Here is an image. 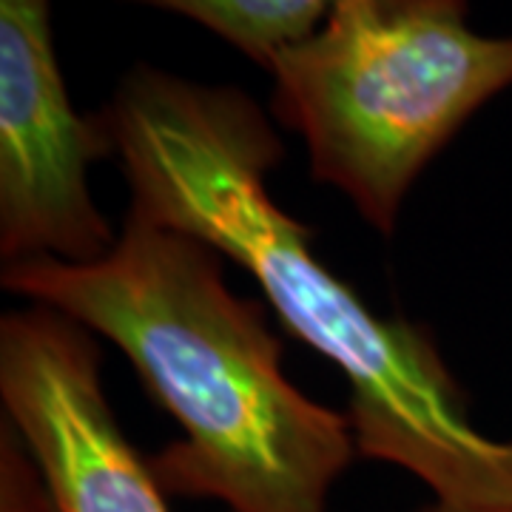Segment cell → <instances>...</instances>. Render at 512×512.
Wrapping results in <instances>:
<instances>
[{
  "instance_id": "cell-1",
  "label": "cell",
  "mask_w": 512,
  "mask_h": 512,
  "mask_svg": "<svg viewBox=\"0 0 512 512\" xmlns=\"http://www.w3.org/2000/svg\"><path fill=\"white\" fill-rule=\"evenodd\" d=\"M100 114L128 208L237 262L282 325L339 367L362 456L407 470L439 504L512 501V441L470 421L427 328L373 311L313 251L311 228L274 200L268 177L285 151L248 94L137 66Z\"/></svg>"
},
{
  "instance_id": "cell-2",
  "label": "cell",
  "mask_w": 512,
  "mask_h": 512,
  "mask_svg": "<svg viewBox=\"0 0 512 512\" xmlns=\"http://www.w3.org/2000/svg\"><path fill=\"white\" fill-rule=\"evenodd\" d=\"M3 288L126 353L183 430L151 458L165 493L231 512H328L359 453L350 419L285 376L268 316L228 288L208 242L128 208L103 259L3 265Z\"/></svg>"
},
{
  "instance_id": "cell-3",
  "label": "cell",
  "mask_w": 512,
  "mask_h": 512,
  "mask_svg": "<svg viewBox=\"0 0 512 512\" xmlns=\"http://www.w3.org/2000/svg\"><path fill=\"white\" fill-rule=\"evenodd\" d=\"M268 72L313 177L387 237L421 171L512 86V35H478L470 0H339Z\"/></svg>"
},
{
  "instance_id": "cell-4",
  "label": "cell",
  "mask_w": 512,
  "mask_h": 512,
  "mask_svg": "<svg viewBox=\"0 0 512 512\" xmlns=\"http://www.w3.org/2000/svg\"><path fill=\"white\" fill-rule=\"evenodd\" d=\"M52 0H0V259L86 265L120 231L97 208L89 168L114 157L103 114L72 106L52 37Z\"/></svg>"
},
{
  "instance_id": "cell-5",
  "label": "cell",
  "mask_w": 512,
  "mask_h": 512,
  "mask_svg": "<svg viewBox=\"0 0 512 512\" xmlns=\"http://www.w3.org/2000/svg\"><path fill=\"white\" fill-rule=\"evenodd\" d=\"M0 402L55 512H171L111 410L94 333L72 316L46 305L3 313Z\"/></svg>"
},
{
  "instance_id": "cell-6",
  "label": "cell",
  "mask_w": 512,
  "mask_h": 512,
  "mask_svg": "<svg viewBox=\"0 0 512 512\" xmlns=\"http://www.w3.org/2000/svg\"><path fill=\"white\" fill-rule=\"evenodd\" d=\"M183 15L231 43L262 69L293 43L313 35L339 0H137Z\"/></svg>"
},
{
  "instance_id": "cell-7",
  "label": "cell",
  "mask_w": 512,
  "mask_h": 512,
  "mask_svg": "<svg viewBox=\"0 0 512 512\" xmlns=\"http://www.w3.org/2000/svg\"><path fill=\"white\" fill-rule=\"evenodd\" d=\"M0 512H55L26 444L6 421L0 424Z\"/></svg>"
},
{
  "instance_id": "cell-8",
  "label": "cell",
  "mask_w": 512,
  "mask_h": 512,
  "mask_svg": "<svg viewBox=\"0 0 512 512\" xmlns=\"http://www.w3.org/2000/svg\"><path fill=\"white\" fill-rule=\"evenodd\" d=\"M421 512H512V501H501V504H478V507H450V504L433 501L430 507H424Z\"/></svg>"
}]
</instances>
